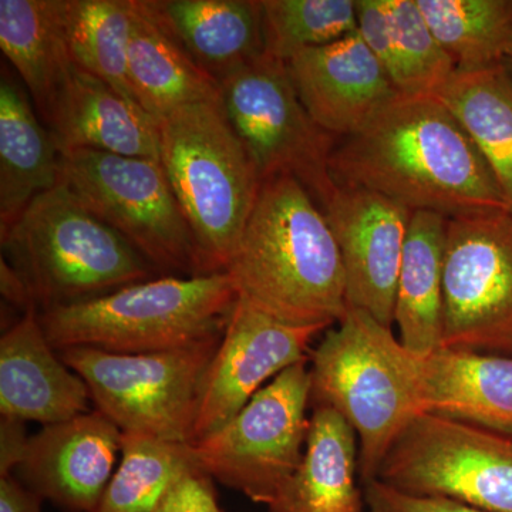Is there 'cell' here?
<instances>
[{"label": "cell", "mask_w": 512, "mask_h": 512, "mask_svg": "<svg viewBox=\"0 0 512 512\" xmlns=\"http://www.w3.org/2000/svg\"><path fill=\"white\" fill-rule=\"evenodd\" d=\"M329 171L335 183L447 220L510 208L476 144L433 96H397L362 130L336 141Z\"/></svg>", "instance_id": "6da1fadb"}, {"label": "cell", "mask_w": 512, "mask_h": 512, "mask_svg": "<svg viewBox=\"0 0 512 512\" xmlns=\"http://www.w3.org/2000/svg\"><path fill=\"white\" fill-rule=\"evenodd\" d=\"M318 205L295 177L265 180L225 274L258 311L329 328L349 308L342 256Z\"/></svg>", "instance_id": "7a4b0ae2"}, {"label": "cell", "mask_w": 512, "mask_h": 512, "mask_svg": "<svg viewBox=\"0 0 512 512\" xmlns=\"http://www.w3.org/2000/svg\"><path fill=\"white\" fill-rule=\"evenodd\" d=\"M311 404L329 407L356 431L359 476L375 480L394 441L421 412L417 355L392 329L349 308L309 355Z\"/></svg>", "instance_id": "3957f363"}, {"label": "cell", "mask_w": 512, "mask_h": 512, "mask_svg": "<svg viewBox=\"0 0 512 512\" xmlns=\"http://www.w3.org/2000/svg\"><path fill=\"white\" fill-rule=\"evenodd\" d=\"M238 293L228 274L163 275L39 312L50 345L119 355L164 352L221 336Z\"/></svg>", "instance_id": "277c9868"}, {"label": "cell", "mask_w": 512, "mask_h": 512, "mask_svg": "<svg viewBox=\"0 0 512 512\" xmlns=\"http://www.w3.org/2000/svg\"><path fill=\"white\" fill-rule=\"evenodd\" d=\"M160 163L197 248L200 275L224 274L264 180L220 101L160 120Z\"/></svg>", "instance_id": "5b68a950"}, {"label": "cell", "mask_w": 512, "mask_h": 512, "mask_svg": "<svg viewBox=\"0 0 512 512\" xmlns=\"http://www.w3.org/2000/svg\"><path fill=\"white\" fill-rule=\"evenodd\" d=\"M0 239L2 258L39 312L161 276L60 183L30 202Z\"/></svg>", "instance_id": "8992f818"}, {"label": "cell", "mask_w": 512, "mask_h": 512, "mask_svg": "<svg viewBox=\"0 0 512 512\" xmlns=\"http://www.w3.org/2000/svg\"><path fill=\"white\" fill-rule=\"evenodd\" d=\"M222 335L140 355L92 348L59 353L86 382L93 409L113 421L121 433L192 444L202 384Z\"/></svg>", "instance_id": "52a82bcc"}, {"label": "cell", "mask_w": 512, "mask_h": 512, "mask_svg": "<svg viewBox=\"0 0 512 512\" xmlns=\"http://www.w3.org/2000/svg\"><path fill=\"white\" fill-rule=\"evenodd\" d=\"M60 184L161 276H201L190 225L160 161L64 151Z\"/></svg>", "instance_id": "ba28073f"}, {"label": "cell", "mask_w": 512, "mask_h": 512, "mask_svg": "<svg viewBox=\"0 0 512 512\" xmlns=\"http://www.w3.org/2000/svg\"><path fill=\"white\" fill-rule=\"evenodd\" d=\"M308 362L288 367L221 429L192 443L198 470L252 503L271 504L305 454L311 426Z\"/></svg>", "instance_id": "9c48e42d"}, {"label": "cell", "mask_w": 512, "mask_h": 512, "mask_svg": "<svg viewBox=\"0 0 512 512\" xmlns=\"http://www.w3.org/2000/svg\"><path fill=\"white\" fill-rule=\"evenodd\" d=\"M220 94L225 116L262 180L295 177L322 205L336 187L329 157L339 138L309 116L288 63L264 53L224 77Z\"/></svg>", "instance_id": "30bf717a"}, {"label": "cell", "mask_w": 512, "mask_h": 512, "mask_svg": "<svg viewBox=\"0 0 512 512\" xmlns=\"http://www.w3.org/2000/svg\"><path fill=\"white\" fill-rule=\"evenodd\" d=\"M376 478L403 493L512 512V434L419 414L394 441Z\"/></svg>", "instance_id": "8fae6325"}, {"label": "cell", "mask_w": 512, "mask_h": 512, "mask_svg": "<svg viewBox=\"0 0 512 512\" xmlns=\"http://www.w3.org/2000/svg\"><path fill=\"white\" fill-rule=\"evenodd\" d=\"M441 348L512 357L510 208L447 222Z\"/></svg>", "instance_id": "7c38bea8"}, {"label": "cell", "mask_w": 512, "mask_h": 512, "mask_svg": "<svg viewBox=\"0 0 512 512\" xmlns=\"http://www.w3.org/2000/svg\"><path fill=\"white\" fill-rule=\"evenodd\" d=\"M325 329L289 325L238 298L202 384L192 443L221 429L266 382L309 360Z\"/></svg>", "instance_id": "4fadbf2b"}, {"label": "cell", "mask_w": 512, "mask_h": 512, "mask_svg": "<svg viewBox=\"0 0 512 512\" xmlns=\"http://www.w3.org/2000/svg\"><path fill=\"white\" fill-rule=\"evenodd\" d=\"M320 208L342 256L348 308L362 309L392 329L413 211L379 192L338 183Z\"/></svg>", "instance_id": "5bb4252c"}, {"label": "cell", "mask_w": 512, "mask_h": 512, "mask_svg": "<svg viewBox=\"0 0 512 512\" xmlns=\"http://www.w3.org/2000/svg\"><path fill=\"white\" fill-rule=\"evenodd\" d=\"M120 450L119 427L93 409L30 436L13 477L63 512H93Z\"/></svg>", "instance_id": "9a60e30c"}, {"label": "cell", "mask_w": 512, "mask_h": 512, "mask_svg": "<svg viewBox=\"0 0 512 512\" xmlns=\"http://www.w3.org/2000/svg\"><path fill=\"white\" fill-rule=\"evenodd\" d=\"M296 92L312 120L336 138L352 136L400 96L359 32L289 60Z\"/></svg>", "instance_id": "2e32d148"}, {"label": "cell", "mask_w": 512, "mask_h": 512, "mask_svg": "<svg viewBox=\"0 0 512 512\" xmlns=\"http://www.w3.org/2000/svg\"><path fill=\"white\" fill-rule=\"evenodd\" d=\"M86 382L47 339L39 309H28L0 338V414L49 426L92 412Z\"/></svg>", "instance_id": "e0dca14e"}, {"label": "cell", "mask_w": 512, "mask_h": 512, "mask_svg": "<svg viewBox=\"0 0 512 512\" xmlns=\"http://www.w3.org/2000/svg\"><path fill=\"white\" fill-rule=\"evenodd\" d=\"M43 123L60 153L93 150L160 161V121L74 64Z\"/></svg>", "instance_id": "ac0fdd59"}, {"label": "cell", "mask_w": 512, "mask_h": 512, "mask_svg": "<svg viewBox=\"0 0 512 512\" xmlns=\"http://www.w3.org/2000/svg\"><path fill=\"white\" fill-rule=\"evenodd\" d=\"M141 5L218 83L265 53L261 0H141Z\"/></svg>", "instance_id": "d6986e66"}, {"label": "cell", "mask_w": 512, "mask_h": 512, "mask_svg": "<svg viewBox=\"0 0 512 512\" xmlns=\"http://www.w3.org/2000/svg\"><path fill=\"white\" fill-rule=\"evenodd\" d=\"M421 412L512 434V357L441 348L417 356Z\"/></svg>", "instance_id": "ffe728a7"}, {"label": "cell", "mask_w": 512, "mask_h": 512, "mask_svg": "<svg viewBox=\"0 0 512 512\" xmlns=\"http://www.w3.org/2000/svg\"><path fill=\"white\" fill-rule=\"evenodd\" d=\"M357 32L403 96H436L456 72L417 0H356Z\"/></svg>", "instance_id": "44dd1931"}, {"label": "cell", "mask_w": 512, "mask_h": 512, "mask_svg": "<svg viewBox=\"0 0 512 512\" xmlns=\"http://www.w3.org/2000/svg\"><path fill=\"white\" fill-rule=\"evenodd\" d=\"M357 474L356 431L335 410L316 407L302 463L268 505L269 512H367Z\"/></svg>", "instance_id": "7402d4cb"}, {"label": "cell", "mask_w": 512, "mask_h": 512, "mask_svg": "<svg viewBox=\"0 0 512 512\" xmlns=\"http://www.w3.org/2000/svg\"><path fill=\"white\" fill-rule=\"evenodd\" d=\"M60 183V151L28 93L3 70L0 82V234L30 202Z\"/></svg>", "instance_id": "603a6c76"}, {"label": "cell", "mask_w": 512, "mask_h": 512, "mask_svg": "<svg viewBox=\"0 0 512 512\" xmlns=\"http://www.w3.org/2000/svg\"><path fill=\"white\" fill-rule=\"evenodd\" d=\"M447 222L434 212H413L404 242L393 325L404 348L421 357L443 346Z\"/></svg>", "instance_id": "cb8c5ba5"}, {"label": "cell", "mask_w": 512, "mask_h": 512, "mask_svg": "<svg viewBox=\"0 0 512 512\" xmlns=\"http://www.w3.org/2000/svg\"><path fill=\"white\" fill-rule=\"evenodd\" d=\"M133 3L128 80L137 103L160 121L181 107L220 101V83L154 22L141 0Z\"/></svg>", "instance_id": "d4e9b609"}, {"label": "cell", "mask_w": 512, "mask_h": 512, "mask_svg": "<svg viewBox=\"0 0 512 512\" xmlns=\"http://www.w3.org/2000/svg\"><path fill=\"white\" fill-rule=\"evenodd\" d=\"M0 49L43 120L73 67L64 29V0H0Z\"/></svg>", "instance_id": "484cf974"}, {"label": "cell", "mask_w": 512, "mask_h": 512, "mask_svg": "<svg viewBox=\"0 0 512 512\" xmlns=\"http://www.w3.org/2000/svg\"><path fill=\"white\" fill-rule=\"evenodd\" d=\"M433 97L467 131L512 210V80L504 64L456 69Z\"/></svg>", "instance_id": "4316f807"}, {"label": "cell", "mask_w": 512, "mask_h": 512, "mask_svg": "<svg viewBox=\"0 0 512 512\" xmlns=\"http://www.w3.org/2000/svg\"><path fill=\"white\" fill-rule=\"evenodd\" d=\"M133 12V0H64V29L74 66L136 101L128 80Z\"/></svg>", "instance_id": "83f0119b"}, {"label": "cell", "mask_w": 512, "mask_h": 512, "mask_svg": "<svg viewBox=\"0 0 512 512\" xmlns=\"http://www.w3.org/2000/svg\"><path fill=\"white\" fill-rule=\"evenodd\" d=\"M417 5L457 69L503 63L512 45V0H417Z\"/></svg>", "instance_id": "f1b7e54d"}, {"label": "cell", "mask_w": 512, "mask_h": 512, "mask_svg": "<svg viewBox=\"0 0 512 512\" xmlns=\"http://www.w3.org/2000/svg\"><path fill=\"white\" fill-rule=\"evenodd\" d=\"M191 444L121 433L119 467L93 512H154L191 468Z\"/></svg>", "instance_id": "f546056e"}, {"label": "cell", "mask_w": 512, "mask_h": 512, "mask_svg": "<svg viewBox=\"0 0 512 512\" xmlns=\"http://www.w3.org/2000/svg\"><path fill=\"white\" fill-rule=\"evenodd\" d=\"M266 55L289 62L303 50L357 32L353 0H261Z\"/></svg>", "instance_id": "4dcf8cb0"}, {"label": "cell", "mask_w": 512, "mask_h": 512, "mask_svg": "<svg viewBox=\"0 0 512 512\" xmlns=\"http://www.w3.org/2000/svg\"><path fill=\"white\" fill-rule=\"evenodd\" d=\"M365 501L367 512H487L447 498L403 493L377 478L365 483Z\"/></svg>", "instance_id": "1f68e13d"}, {"label": "cell", "mask_w": 512, "mask_h": 512, "mask_svg": "<svg viewBox=\"0 0 512 512\" xmlns=\"http://www.w3.org/2000/svg\"><path fill=\"white\" fill-rule=\"evenodd\" d=\"M214 483L197 467L191 468L175 481L154 512H225Z\"/></svg>", "instance_id": "d6a6232c"}, {"label": "cell", "mask_w": 512, "mask_h": 512, "mask_svg": "<svg viewBox=\"0 0 512 512\" xmlns=\"http://www.w3.org/2000/svg\"><path fill=\"white\" fill-rule=\"evenodd\" d=\"M25 424L12 417L0 419V477L13 476L22 461L30 437Z\"/></svg>", "instance_id": "836d02e7"}, {"label": "cell", "mask_w": 512, "mask_h": 512, "mask_svg": "<svg viewBox=\"0 0 512 512\" xmlns=\"http://www.w3.org/2000/svg\"><path fill=\"white\" fill-rule=\"evenodd\" d=\"M42 501L18 478L0 477V512H42Z\"/></svg>", "instance_id": "e575fe53"}, {"label": "cell", "mask_w": 512, "mask_h": 512, "mask_svg": "<svg viewBox=\"0 0 512 512\" xmlns=\"http://www.w3.org/2000/svg\"><path fill=\"white\" fill-rule=\"evenodd\" d=\"M0 291L6 302L16 306L23 313L35 306L25 281L3 258H0Z\"/></svg>", "instance_id": "d590c367"}, {"label": "cell", "mask_w": 512, "mask_h": 512, "mask_svg": "<svg viewBox=\"0 0 512 512\" xmlns=\"http://www.w3.org/2000/svg\"><path fill=\"white\" fill-rule=\"evenodd\" d=\"M503 64L512 80V45L510 49H508L507 55L504 57Z\"/></svg>", "instance_id": "8d00e7d4"}]
</instances>
